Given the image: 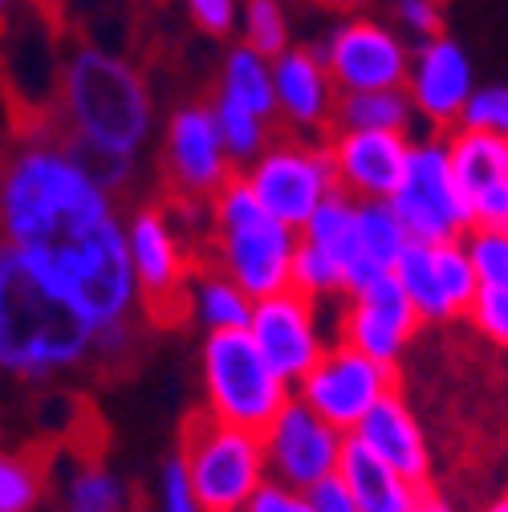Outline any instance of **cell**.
<instances>
[{
	"label": "cell",
	"mask_w": 508,
	"mask_h": 512,
	"mask_svg": "<svg viewBox=\"0 0 508 512\" xmlns=\"http://www.w3.org/2000/svg\"><path fill=\"white\" fill-rule=\"evenodd\" d=\"M0 236L21 273L94 322L102 370L135 354L147 313L122 200L53 131L21 139L0 159Z\"/></svg>",
	"instance_id": "6da1fadb"
},
{
	"label": "cell",
	"mask_w": 508,
	"mask_h": 512,
	"mask_svg": "<svg viewBox=\"0 0 508 512\" xmlns=\"http://www.w3.org/2000/svg\"><path fill=\"white\" fill-rule=\"evenodd\" d=\"M240 45L257 49L261 57L277 61L293 41H289V13L281 0H244L240 13Z\"/></svg>",
	"instance_id": "1f68e13d"
},
{
	"label": "cell",
	"mask_w": 508,
	"mask_h": 512,
	"mask_svg": "<svg viewBox=\"0 0 508 512\" xmlns=\"http://www.w3.org/2000/svg\"><path fill=\"white\" fill-rule=\"evenodd\" d=\"M407 98L415 106V118H423L435 135H448L460 126L468 98L476 94L472 57L452 37H431L411 49V70H407Z\"/></svg>",
	"instance_id": "9a60e30c"
},
{
	"label": "cell",
	"mask_w": 508,
	"mask_h": 512,
	"mask_svg": "<svg viewBox=\"0 0 508 512\" xmlns=\"http://www.w3.org/2000/svg\"><path fill=\"white\" fill-rule=\"evenodd\" d=\"M49 492V456L41 447H0V512H37Z\"/></svg>",
	"instance_id": "4316f807"
},
{
	"label": "cell",
	"mask_w": 508,
	"mask_h": 512,
	"mask_svg": "<svg viewBox=\"0 0 508 512\" xmlns=\"http://www.w3.org/2000/svg\"><path fill=\"white\" fill-rule=\"evenodd\" d=\"M175 452L183 456L204 512H244L269 480L261 435L228 427L208 411H192L183 419Z\"/></svg>",
	"instance_id": "8992f818"
},
{
	"label": "cell",
	"mask_w": 508,
	"mask_h": 512,
	"mask_svg": "<svg viewBox=\"0 0 508 512\" xmlns=\"http://www.w3.org/2000/svg\"><path fill=\"white\" fill-rule=\"evenodd\" d=\"M464 248L472 256V269H476L480 289H508V232L468 228Z\"/></svg>",
	"instance_id": "d6a6232c"
},
{
	"label": "cell",
	"mask_w": 508,
	"mask_h": 512,
	"mask_svg": "<svg viewBox=\"0 0 508 512\" xmlns=\"http://www.w3.org/2000/svg\"><path fill=\"white\" fill-rule=\"evenodd\" d=\"M468 322L492 342L508 350V289H480L472 309H468Z\"/></svg>",
	"instance_id": "d590c367"
},
{
	"label": "cell",
	"mask_w": 508,
	"mask_h": 512,
	"mask_svg": "<svg viewBox=\"0 0 508 512\" xmlns=\"http://www.w3.org/2000/svg\"><path fill=\"white\" fill-rule=\"evenodd\" d=\"M126 240H131V265L147 326H171L179 317H192L187 313V289H192L196 265L171 212L159 204L131 208L126 212Z\"/></svg>",
	"instance_id": "ba28073f"
},
{
	"label": "cell",
	"mask_w": 508,
	"mask_h": 512,
	"mask_svg": "<svg viewBox=\"0 0 508 512\" xmlns=\"http://www.w3.org/2000/svg\"><path fill=\"white\" fill-rule=\"evenodd\" d=\"M53 135L122 196L135 183L139 155L155 135L147 78L110 49L78 45L57 74Z\"/></svg>",
	"instance_id": "7a4b0ae2"
},
{
	"label": "cell",
	"mask_w": 508,
	"mask_h": 512,
	"mask_svg": "<svg viewBox=\"0 0 508 512\" xmlns=\"http://www.w3.org/2000/svg\"><path fill=\"white\" fill-rule=\"evenodd\" d=\"M407 244H411V236L387 200L358 204V261H362L358 265V289L383 281V277H395Z\"/></svg>",
	"instance_id": "7402d4cb"
},
{
	"label": "cell",
	"mask_w": 508,
	"mask_h": 512,
	"mask_svg": "<svg viewBox=\"0 0 508 512\" xmlns=\"http://www.w3.org/2000/svg\"><path fill=\"white\" fill-rule=\"evenodd\" d=\"M443 139H448L460 191L472 208V228L508 232V139L464 131V126Z\"/></svg>",
	"instance_id": "d6986e66"
},
{
	"label": "cell",
	"mask_w": 508,
	"mask_h": 512,
	"mask_svg": "<svg viewBox=\"0 0 508 512\" xmlns=\"http://www.w3.org/2000/svg\"><path fill=\"white\" fill-rule=\"evenodd\" d=\"M13 5H17V0H0V21L9 17V9H13Z\"/></svg>",
	"instance_id": "f6af8a7d"
},
{
	"label": "cell",
	"mask_w": 508,
	"mask_h": 512,
	"mask_svg": "<svg viewBox=\"0 0 508 512\" xmlns=\"http://www.w3.org/2000/svg\"><path fill=\"white\" fill-rule=\"evenodd\" d=\"M395 216L403 220L407 236L415 244H443L464 240L472 228V208L460 191L448 139H419L411 147V163L403 175V187L387 200Z\"/></svg>",
	"instance_id": "9c48e42d"
},
{
	"label": "cell",
	"mask_w": 508,
	"mask_h": 512,
	"mask_svg": "<svg viewBox=\"0 0 508 512\" xmlns=\"http://www.w3.org/2000/svg\"><path fill=\"white\" fill-rule=\"evenodd\" d=\"M387 395H395V366L374 362L346 342H330L322 362L297 387V399L313 407L330 427H338L342 435H354L358 423Z\"/></svg>",
	"instance_id": "30bf717a"
},
{
	"label": "cell",
	"mask_w": 508,
	"mask_h": 512,
	"mask_svg": "<svg viewBox=\"0 0 508 512\" xmlns=\"http://www.w3.org/2000/svg\"><path fill=\"white\" fill-rule=\"evenodd\" d=\"M155 512H204L179 452H171L159 464V476H155Z\"/></svg>",
	"instance_id": "836d02e7"
},
{
	"label": "cell",
	"mask_w": 508,
	"mask_h": 512,
	"mask_svg": "<svg viewBox=\"0 0 508 512\" xmlns=\"http://www.w3.org/2000/svg\"><path fill=\"white\" fill-rule=\"evenodd\" d=\"M460 126L464 131L508 139V86H476V94L464 106Z\"/></svg>",
	"instance_id": "e575fe53"
},
{
	"label": "cell",
	"mask_w": 508,
	"mask_h": 512,
	"mask_svg": "<svg viewBox=\"0 0 508 512\" xmlns=\"http://www.w3.org/2000/svg\"><path fill=\"white\" fill-rule=\"evenodd\" d=\"M395 21L403 25L407 37H415V45L443 33V9H439V0H395Z\"/></svg>",
	"instance_id": "8d00e7d4"
},
{
	"label": "cell",
	"mask_w": 508,
	"mask_h": 512,
	"mask_svg": "<svg viewBox=\"0 0 508 512\" xmlns=\"http://www.w3.org/2000/svg\"><path fill=\"white\" fill-rule=\"evenodd\" d=\"M289 289H297L301 297L326 305L334 297H346V277H342V265L326 248H317L309 240L297 244V256H293V281Z\"/></svg>",
	"instance_id": "4dcf8cb0"
},
{
	"label": "cell",
	"mask_w": 508,
	"mask_h": 512,
	"mask_svg": "<svg viewBox=\"0 0 508 512\" xmlns=\"http://www.w3.org/2000/svg\"><path fill=\"white\" fill-rule=\"evenodd\" d=\"M415 512H452V504L443 500L435 488H423V496H419V504H415Z\"/></svg>",
	"instance_id": "b9f144b4"
},
{
	"label": "cell",
	"mask_w": 508,
	"mask_h": 512,
	"mask_svg": "<svg viewBox=\"0 0 508 512\" xmlns=\"http://www.w3.org/2000/svg\"><path fill=\"white\" fill-rule=\"evenodd\" d=\"M403 293L411 297L415 313L423 326H443V322H456V313L448 305V293H443V281H439V269H435V252L431 244H407L403 261L395 269Z\"/></svg>",
	"instance_id": "f1b7e54d"
},
{
	"label": "cell",
	"mask_w": 508,
	"mask_h": 512,
	"mask_svg": "<svg viewBox=\"0 0 508 512\" xmlns=\"http://www.w3.org/2000/svg\"><path fill=\"white\" fill-rule=\"evenodd\" d=\"M338 191L350 200H391L403 187L415 139L403 131H334L330 139Z\"/></svg>",
	"instance_id": "ac0fdd59"
},
{
	"label": "cell",
	"mask_w": 508,
	"mask_h": 512,
	"mask_svg": "<svg viewBox=\"0 0 508 512\" xmlns=\"http://www.w3.org/2000/svg\"><path fill=\"white\" fill-rule=\"evenodd\" d=\"M244 512H313V508H309L305 492L285 488V484H277V480H265V484H261V492L248 500V508H244Z\"/></svg>",
	"instance_id": "f35d334b"
},
{
	"label": "cell",
	"mask_w": 508,
	"mask_h": 512,
	"mask_svg": "<svg viewBox=\"0 0 508 512\" xmlns=\"http://www.w3.org/2000/svg\"><path fill=\"white\" fill-rule=\"evenodd\" d=\"M200 382H204V411L228 427L265 435L273 419L297 395L289 382L265 362L248 330L204 334L200 346Z\"/></svg>",
	"instance_id": "5b68a950"
},
{
	"label": "cell",
	"mask_w": 508,
	"mask_h": 512,
	"mask_svg": "<svg viewBox=\"0 0 508 512\" xmlns=\"http://www.w3.org/2000/svg\"><path fill=\"white\" fill-rule=\"evenodd\" d=\"M212 114H216V126H220L224 151H228V159L236 163V175H240L248 163H257V159L269 151V143L277 139L269 118L252 114V110H244V106H236V102H228V98H220V94L212 98Z\"/></svg>",
	"instance_id": "f546056e"
},
{
	"label": "cell",
	"mask_w": 508,
	"mask_h": 512,
	"mask_svg": "<svg viewBox=\"0 0 508 512\" xmlns=\"http://www.w3.org/2000/svg\"><path fill=\"white\" fill-rule=\"evenodd\" d=\"M354 439H362L370 452L391 464L399 476H407L419 488H431V447L427 435L415 419V411L403 403V395H387L354 431Z\"/></svg>",
	"instance_id": "ffe728a7"
},
{
	"label": "cell",
	"mask_w": 508,
	"mask_h": 512,
	"mask_svg": "<svg viewBox=\"0 0 508 512\" xmlns=\"http://www.w3.org/2000/svg\"><path fill=\"white\" fill-rule=\"evenodd\" d=\"M192 25L208 37H228L236 29V0H183Z\"/></svg>",
	"instance_id": "74e56055"
},
{
	"label": "cell",
	"mask_w": 508,
	"mask_h": 512,
	"mask_svg": "<svg viewBox=\"0 0 508 512\" xmlns=\"http://www.w3.org/2000/svg\"><path fill=\"white\" fill-rule=\"evenodd\" d=\"M338 476L346 480V488L354 492L358 508L362 512H415L423 488L411 484L407 476H399L391 464L378 460L370 447L354 435H346V447H342V464H338Z\"/></svg>",
	"instance_id": "44dd1931"
},
{
	"label": "cell",
	"mask_w": 508,
	"mask_h": 512,
	"mask_svg": "<svg viewBox=\"0 0 508 512\" xmlns=\"http://www.w3.org/2000/svg\"><path fill=\"white\" fill-rule=\"evenodd\" d=\"M326 70L342 94H362V90H403L407 70H411V49L403 37L374 21V17H346L322 45Z\"/></svg>",
	"instance_id": "7c38bea8"
},
{
	"label": "cell",
	"mask_w": 508,
	"mask_h": 512,
	"mask_svg": "<svg viewBox=\"0 0 508 512\" xmlns=\"http://www.w3.org/2000/svg\"><path fill=\"white\" fill-rule=\"evenodd\" d=\"M248 191L273 212L281 224L301 232L309 216L338 191V171L326 139H293L281 135L269 143V151L240 171Z\"/></svg>",
	"instance_id": "52a82bcc"
},
{
	"label": "cell",
	"mask_w": 508,
	"mask_h": 512,
	"mask_svg": "<svg viewBox=\"0 0 508 512\" xmlns=\"http://www.w3.org/2000/svg\"><path fill=\"white\" fill-rule=\"evenodd\" d=\"M326 9H334V13H354V9H362L366 0H322Z\"/></svg>",
	"instance_id": "7bdbcfd3"
},
{
	"label": "cell",
	"mask_w": 508,
	"mask_h": 512,
	"mask_svg": "<svg viewBox=\"0 0 508 512\" xmlns=\"http://www.w3.org/2000/svg\"><path fill=\"white\" fill-rule=\"evenodd\" d=\"M57 504L61 512H126L131 492L126 480L102 464V460H74L57 480Z\"/></svg>",
	"instance_id": "484cf974"
},
{
	"label": "cell",
	"mask_w": 508,
	"mask_h": 512,
	"mask_svg": "<svg viewBox=\"0 0 508 512\" xmlns=\"http://www.w3.org/2000/svg\"><path fill=\"white\" fill-rule=\"evenodd\" d=\"M86 366H102L94 322L70 297L13 269L9 293L0 301V374L41 387Z\"/></svg>",
	"instance_id": "3957f363"
},
{
	"label": "cell",
	"mask_w": 508,
	"mask_h": 512,
	"mask_svg": "<svg viewBox=\"0 0 508 512\" xmlns=\"http://www.w3.org/2000/svg\"><path fill=\"white\" fill-rule=\"evenodd\" d=\"M419 326L423 322H419L411 297L403 293L399 277H383V281H374L346 297V309L338 317V342L362 350L366 358L383 362V366H399V358L415 342Z\"/></svg>",
	"instance_id": "2e32d148"
},
{
	"label": "cell",
	"mask_w": 508,
	"mask_h": 512,
	"mask_svg": "<svg viewBox=\"0 0 508 512\" xmlns=\"http://www.w3.org/2000/svg\"><path fill=\"white\" fill-rule=\"evenodd\" d=\"M484 512H508V492H500V496H496V500H492Z\"/></svg>",
	"instance_id": "ee69618b"
},
{
	"label": "cell",
	"mask_w": 508,
	"mask_h": 512,
	"mask_svg": "<svg viewBox=\"0 0 508 512\" xmlns=\"http://www.w3.org/2000/svg\"><path fill=\"white\" fill-rule=\"evenodd\" d=\"M220 98L261 114L269 122H277V90H273V61L261 57L257 49L248 45H232L224 53V66H220Z\"/></svg>",
	"instance_id": "d4e9b609"
},
{
	"label": "cell",
	"mask_w": 508,
	"mask_h": 512,
	"mask_svg": "<svg viewBox=\"0 0 508 512\" xmlns=\"http://www.w3.org/2000/svg\"><path fill=\"white\" fill-rule=\"evenodd\" d=\"M13 252H9V244H5V236H0V301H5V293H9V281H13Z\"/></svg>",
	"instance_id": "60d3db41"
},
{
	"label": "cell",
	"mask_w": 508,
	"mask_h": 512,
	"mask_svg": "<svg viewBox=\"0 0 508 512\" xmlns=\"http://www.w3.org/2000/svg\"><path fill=\"white\" fill-rule=\"evenodd\" d=\"M301 240L326 248L334 261L342 265L346 277V297L358 289V200H350L346 191H334V196L309 216V224L301 228Z\"/></svg>",
	"instance_id": "cb8c5ba5"
},
{
	"label": "cell",
	"mask_w": 508,
	"mask_h": 512,
	"mask_svg": "<svg viewBox=\"0 0 508 512\" xmlns=\"http://www.w3.org/2000/svg\"><path fill=\"white\" fill-rule=\"evenodd\" d=\"M305 500H309L313 512H362L358 500H354V492L346 488V480H342L338 472L326 476L322 484H313V488L305 492Z\"/></svg>",
	"instance_id": "ab89813d"
},
{
	"label": "cell",
	"mask_w": 508,
	"mask_h": 512,
	"mask_svg": "<svg viewBox=\"0 0 508 512\" xmlns=\"http://www.w3.org/2000/svg\"><path fill=\"white\" fill-rule=\"evenodd\" d=\"M261 443H265L269 480H277L285 488H297V492H309L313 484H322L326 476L338 472L346 435L338 427H330L313 407H305L293 395L289 407L261 435Z\"/></svg>",
	"instance_id": "4fadbf2b"
},
{
	"label": "cell",
	"mask_w": 508,
	"mask_h": 512,
	"mask_svg": "<svg viewBox=\"0 0 508 512\" xmlns=\"http://www.w3.org/2000/svg\"><path fill=\"white\" fill-rule=\"evenodd\" d=\"M317 309L322 305L301 297L297 289L261 297L257 305H252L248 334H252V342H257V350L265 354V362L289 382L293 391L301 387L305 374L330 350V342L322 334V322H317Z\"/></svg>",
	"instance_id": "5bb4252c"
},
{
	"label": "cell",
	"mask_w": 508,
	"mask_h": 512,
	"mask_svg": "<svg viewBox=\"0 0 508 512\" xmlns=\"http://www.w3.org/2000/svg\"><path fill=\"white\" fill-rule=\"evenodd\" d=\"M163 175L175 200L208 204L236 179V163L224 151L212 102H183L163 122Z\"/></svg>",
	"instance_id": "8fae6325"
},
{
	"label": "cell",
	"mask_w": 508,
	"mask_h": 512,
	"mask_svg": "<svg viewBox=\"0 0 508 512\" xmlns=\"http://www.w3.org/2000/svg\"><path fill=\"white\" fill-rule=\"evenodd\" d=\"M273 90H277V118L293 139H330L338 114V86L326 70L317 45H289L273 61Z\"/></svg>",
	"instance_id": "e0dca14e"
},
{
	"label": "cell",
	"mask_w": 508,
	"mask_h": 512,
	"mask_svg": "<svg viewBox=\"0 0 508 512\" xmlns=\"http://www.w3.org/2000/svg\"><path fill=\"white\" fill-rule=\"evenodd\" d=\"M415 106L407 90H362V94H342L334 131H411Z\"/></svg>",
	"instance_id": "83f0119b"
},
{
	"label": "cell",
	"mask_w": 508,
	"mask_h": 512,
	"mask_svg": "<svg viewBox=\"0 0 508 512\" xmlns=\"http://www.w3.org/2000/svg\"><path fill=\"white\" fill-rule=\"evenodd\" d=\"M208 212H212L208 265L232 277L252 301L285 293L293 281V256L301 232H293L273 212H265V204L252 196L240 175L208 200Z\"/></svg>",
	"instance_id": "277c9868"
},
{
	"label": "cell",
	"mask_w": 508,
	"mask_h": 512,
	"mask_svg": "<svg viewBox=\"0 0 508 512\" xmlns=\"http://www.w3.org/2000/svg\"><path fill=\"white\" fill-rule=\"evenodd\" d=\"M252 301L232 277H224L212 265H200L187 289V313L204 326V334H228V330H248L252 322Z\"/></svg>",
	"instance_id": "603a6c76"
}]
</instances>
